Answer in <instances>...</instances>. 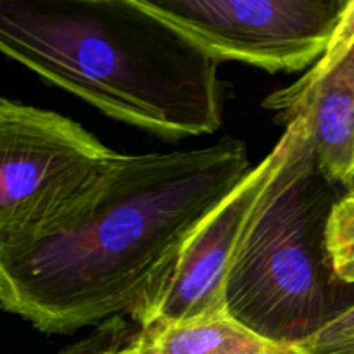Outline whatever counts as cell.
<instances>
[{
    "instance_id": "1",
    "label": "cell",
    "mask_w": 354,
    "mask_h": 354,
    "mask_svg": "<svg viewBox=\"0 0 354 354\" xmlns=\"http://www.w3.org/2000/svg\"><path fill=\"white\" fill-rule=\"evenodd\" d=\"M251 171L235 138L121 154L54 216L0 239V310L44 334L133 318L190 235Z\"/></svg>"
},
{
    "instance_id": "2",
    "label": "cell",
    "mask_w": 354,
    "mask_h": 354,
    "mask_svg": "<svg viewBox=\"0 0 354 354\" xmlns=\"http://www.w3.org/2000/svg\"><path fill=\"white\" fill-rule=\"evenodd\" d=\"M0 54L166 140L223 124L220 62L138 0H0Z\"/></svg>"
},
{
    "instance_id": "3",
    "label": "cell",
    "mask_w": 354,
    "mask_h": 354,
    "mask_svg": "<svg viewBox=\"0 0 354 354\" xmlns=\"http://www.w3.org/2000/svg\"><path fill=\"white\" fill-rule=\"evenodd\" d=\"M346 192L318 166L304 121L228 273L225 308L234 320L266 341L299 349L353 306L354 286L335 275L327 248L332 209Z\"/></svg>"
},
{
    "instance_id": "4",
    "label": "cell",
    "mask_w": 354,
    "mask_h": 354,
    "mask_svg": "<svg viewBox=\"0 0 354 354\" xmlns=\"http://www.w3.org/2000/svg\"><path fill=\"white\" fill-rule=\"evenodd\" d=\"M118 156L62 114L0 97V239L64 209Z\"/></svg>"
},
{
    "instance_id": "5",
    "label": "cell",
    "mask_w": 354,
    "mask_h": 354,
    "mask_svg": "<svg viewBox=\"0 0 354 354\" xmlns=\"http://www.w3.org/2000/svg\"><path fill=\"white\" fill-rule=\"evenodd\" d=\"M218 62L308 71L330 45L348 0H138Z\"/></svg>"
},
{
    "instance_id": "6",
    "label": "cell",
    "mask_w": 354,
    "mask_h": 354,
    "mask_svg": "<svg viewBox=\"0 0 354 354\" xmlns=\"http://www.w3.org/2000/svg\"><path fill=\"white\" fill-rule=\"evenodd\" d=\"M304 121L287 124L270 154L211 211L180 251L152 299L131 318L138 328L227 311L225 286L259 201L287 161Z\"/></svg>"
},
{
    "instance_id": "7",
    "label": "cell",
    "mask_w": 354,
    "mask_h": 354,
    "mask_svg": "<svg viewBox=\"0 0 354 354\" xmlns=\"http://www.w3.org/2000/svg\"><path fill=\"white\" fill-rule=\"evenodd\" d=\"M263 107L286 127L303 118L322 171L354 189V0L324 55L303 78L270 93Z\"/></svg>"
},
{
    "instance_id": "8",
    "label": "cell",
    "mask_w": 354,
    "mask_h": 354,
    "mask_svg": "<svg viewBox=\"0 0 354 354\" xmlns=\"http://www.w3.org/2000/svg\"><path fill=\"white\" fill-rule=\"evenodd\" d=\"M131 354H303L275 344L239 324L227 311L138 330Z\"/></svg>"
},
{
    "instance_id": "9",
    "label": "cell",
    "mask_w": 354,
    "mask_h": 354,
    "mask_svg": "<svg viewBox=\"0 0 354 354\" xmlns=\"http://www.w3.org/2000/svg\"><path fill=\"white\" fill-rule=\"evenodd\" d=\"M327 248L335 275L348 286H354V189L342 194L332 209Z\"/></svg>"
},
{
    "instance_id": "10",
    "label": "cell",
    "mask_w": 354,
    "mask_h": 354,
    "mask_svg": "<svg viewBox=\"0 0 354 354\" xmlns=\"http://www.w3.org/2000/svg\"><path fill=\"white\" fill-rule=\"evenodd\" d=\"M140 328L127 317H114L80 341L66 346L57 354H114L130 344Z\"/></svg>"
},
{
    "instance_id": "11",
    "label": "cell",
    "mask_w": 354,
    "mask_h": 354,
    "mask_svg": "<svg viewBox=\"0 0 354 354\" xmlns=\"http://www.w3.org/2000/svg\"><path fill=\"white\" fill-rule=\"evenodd\" d=\"M303 354H354V304L304 342Z\"/></svg>"
},
{
    "instance_id": "12",
    "label": "cell",
    "mask_w": 354,
    "mask_h": 354,
    "mask_svg": "<svg viewBox=\"0 0 354 354\" xmlns=\"http://www.w3.org/2000/svg\"><path fill=\"white\" fill-rule=\"evenodd\" d=\"M135 339H137V337H135ZM135 339H133V341H135ZM133 341H131L130 344L124 346V348H121L120 351H116L114 354H131V353H130V348H131V344H133Z\"/></svg>"
}]
</instances>
